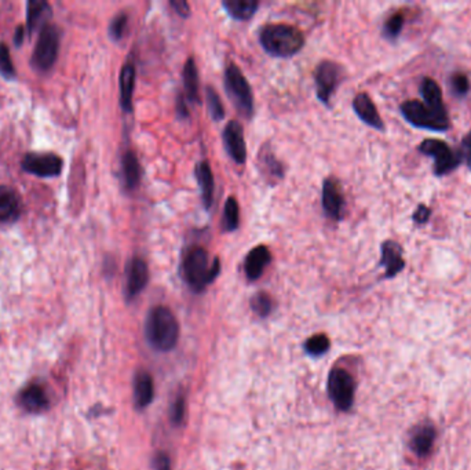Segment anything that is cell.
<instances>
[{"label": "cell", "instance_id": "5bb4252c", "mask_svg": "<svg viewBox=\"0 0 471 470\" xmlns=\"http://www.w3.org/2000/svg\"><path fill=\"white\" fill-rule=\"evenodd\" d=\"M437 439V429L431 422L415 426L411 432L409 448L418 458H426L434 447Z\"/></svg>", "mask_w": 471, "mask_h": 470}, {"label": "cell", "instance_id": "b9f144b4", "mask_svg": "<svg viewBox=\"0 0 471 470\" xmlns=\"http://www.w3.org/2000/svg\"><path fill=\"white\" fill-rule=\"evenodd\" d=\"M177 112H178L180 117H188V116H189V111H188L186 102H185V100H183L182 95L178 97V100H177Z\"/></svg>", "mask_w": 471, "mask_h": 470}, {"label": "cell", "instance_id": "7bdbcfd3", "mask_svg": "<svg viewBox=\"0 0 471 470\" xmlns=\"http://www.w3.org/2000/svg\"><path fill=\"white\" fill-rule=\"evenodd\" d=\"M23 26H18L17 28V31H16V35H14V43H16V46L17 47H20V46L23 45Z\"/></svg>", "mask_w": 471, "mask_h": 470}, {"label": "cell", "instance_id": "83f0119b", "mask_svg": "<svg viewBox=\"0 0 471 470\" xmlns=\"http://www.w3.org/2000/svg\"><path fill=\"white\" fill-rule=\"evenodd\" d=\"M183 86L186 90L188 98L192 102H200L199 94V70L193 57H189L183 67Z\"/></svg>", "mask_w": 471, "mask_h": 470}, {"label": "cell", "instance_id": "7c38bea8", "mask_svg": "<svg viewBox=\"0 0 471 470\" xmlns=\"http://www.w3.org/2000/svg\"><path fill=\"white\" fill-rule=\"evenodd\" d=\"M222 138L227 155L237 164H244L247 160V145L243 126L236 120H230L224 129Z\"/></svg>", "mask_w": 471, "mask_h": 470}, {"label": "cell", "instance_id": "603a6c76", "mask_svg": "<svg viewBox=\"0 0 471 470\" xmlns=\"http://www.w3.org/2000/svg\"><path fill=\"white\" fill-rule=\"evenodd\" d=\"M135 78H136V70H135L133 63L124 64V67L120 72V105L124 112H133V95H134Z\"/></svg>", "mask_w": 471, "mask_h": 470}, {"label": "cell", "instance_id": "4fadbf2b", "mask_svg": "<svg viewBox=\"0 0 471 470\" xmlns=\"http://www.w3.org/2000/svg\"><path fill=\"white\" fill-rule=\"evenodd\" d=\"M126 276H127L126 297L129 301H131L136 295H139L141 292H144V289L148 284L149 270H148L146 262L139 257H134L127 265Z\"/></svg>", "mask_w": 471, "mask_h": 470}, {"label": "cell", "instance_id": "ab89813d", "mask_svg": "<svg viewBox=\"0 0 471 470\" xmlns=\"http://www.w3.org/2000/svg\"><path fill=\"white\" fill-rule=\"evenodd\" d=\"M153 469L171 470V461L166 452H157L153 458Z\"/></svg>", "mask_w": 471, "mask_h": 470}, {"label": "cell", "instance_id": "5b68a950", "mask_svg": "<svg viewBox=\"0 0 471 470\" xmlns=\"http://www.w3.org/2000/svg\"><path fill=\"white\" fill-rule=\"evenodd\" d=\"M61 38V29L57 25L47 23L39 33V39L32 54L31 65L40 72L50 70L57 61Z\"/></svg>", "mask_w": 471, "mask_h": 470}, {"label": "cell", "instance_id": "d6986e66", "mask_svg": "<svg viewBox=\"0 0 471 470\" xmlns=\"http://www.w3.org/2000/svg\"><path fill=\"white\" fill-rule=\"evenodd\" d=\"M21 198L16 189L0 185V223H13L20 217Z\"/></svg>", "mask_w": 471, "mask_h": 470}, {"label": "cell", "instance_id": "3957f363", "mask_svg": "<svg viewBox=\"0 0 471 470\" xmlns=\"http://www.w3.org/2000/svg\"><path fill=\"white\" fill-rule=\"evenodd\" d=\"M148 342L158 352H170L175 348L180 338V324L174 314L166 306L153 308L145 326Z\"/></svg>", "mask_w": 471, "mask_h": 470}, {"label": "cell", "instance_id": "d4e9b609", "mask_svg": "<svg viewBox=\"0 0 471 470\" xmlns=\"http://www.w3.org/2000/svg\"><path fill=\"white\" fill-rule=\"evenodd\" d=\"M155 385L151 374L141 371L135 375L134 380V403L136 408H146L153 400Z\"/></svg>", "mask_w": 471, "mask_h": 470}, {"label": "cell", "instance_id": "484cf974", "mask_svg": "<svg viewBox=\"0 0 471 470\" xmlns=\"http://www.w3.org/2000/svg\"><path fill=\"white\" fill-rule=\"evenodd\" d=\"M121 171H123V179H124V185L129 191H134L139 186L141 182V176H142V170H141V164L139 160L135 155L133 151H127L123 159H121Z\"/></svg>", "mask_w": 471, "mask_h": 470}, {"label": "cell", "instance_id": "277c9868", "mask_svg": "<svg viewBox=\"0 0 471 470\" xmlns=\"http://www.w3.org/2000/svg\"><path fill=\"white\" fill-rule=\"evenodd\" d=\"M224 90L234 108L244 117L254 114V94L242 69L230 64L224 70Z\"/></svg>", "mask_w": 471, "mask_h": 470}, {"label": "cell", "instance_id": "e575fe53", "mask_svg": "<svg viewBox=\"0 0 471 470\" xmlns=\"http://www.w3.org/2000/svg\"><path fill=\"white\" fill-rule=\"evenodd\" d=\"M129 25V16L126 13H119L109 25V36L113 42H119L124 38Z\"/></svg>", "mask_w": 471, "mask_h": 470}, {"label": "cell", "instance_id": "52a82bcc", "mask_svg": "<svg viewBox=\"0 0 471 470\" xmlns=\"http://www.w3.org/2000/svg\"><path fill=\"white\" fill-rule=\"evenodd\" d=\"M419 152L434 160V174L444 177L460 166V159L448 146L447 142L440 139H425L419 145Z\"/></svg>", "mask_w": 471, "mask_h": 470}, {"label": "cell", "instance_id": "ffe728a7", "mask_svg": "<svg viewBox=\"0 0 471 470\" xmlns=\"http://www.w3.org/2000/svg\"><path fill=\"white\" fill-rule=\"evenodd\" d=\"M421 95L423 98V104L431 112L441 116V117H449L447 108L443 101V91L440 89L438 83L431 79V78H425L421 83Z\"/></svg>", "mask_w": 471, "mask_h": 470}, {"label": "cell", "instance_id": "8992f818", "mask_svg": "<svg viewBox=\"0 0 471 470\" xmlns=\"http://www.w3.org/2000/svg\"><path fill=\"white\" fill-rule=\"evenodd\" d=\"M405 120L413 127L430 130L435 133L447 132L450 126L449 117H441L431 112L426 105L419 100H408L400 107Z\"/></svg>", "mask_w": 471, "mask_h": 470}, {"label": "cell", "instance_id": "cb8c5ba5", "mask_svg": "<svg viewBox=\"0 0 471 470\" xmlns=\"http://www.w3.org/2000/svg\"><path fill=\"white\" fill-rule=\"evenodd\" d=\"M195 176L202 192V201L205 210H210L214 202V191H215V181L214 174L210 167V163L202 160L199 161L195 169Z\"/></svg>", "mask_w": 471, "mask_h": 470}, {"label": "cell", "instance_id": "e0dca14e", "mask_svg": "<svg viewBox=\"0 0 471 470\" xmlns=\"http://www.w3.org/2000/svg\"><path fill=\"white\" fill-rule=\"evenodd\" d=\"M353 110L359 116V120L364 122L367 126L383 132L384 123L381 120V114L378 112L374 101L367 92H359L353 100Z\"/></svg>", "mask_w": 471, "mask_h": 470}, {"label": "cell", "instance_id": "1f68e13d", "mask_svg": "<svg viewBox=\"0 0 471 470\" xmlns=\"http://www.w3.org/2000/svg\"><path fill=\"white\" fill-rule=\"evenodd\" d=\"M305 349L310 356H321V355L328 352L330 339L325 334H317V336H310L305 343Z\"/></svg>", "mask_w": 471, "mask_h": 470}, {"label": "cell", "instance_id": "74e56055", "mask_svg": "<svg viewBox=\"0 0 471 470\" xmlns=\"http://www.w3.org/2000/svg\"><path fill=\"white\" fill-rule=\"evenodd\" d=\"M185 417V399L180 396L171 407V421L174 425H180Z\"/></svg>", "mask_w": 471, "mask_h": 470}, {"label": "cell", "instance_id": "30bf717a", "mask_svg": "<svg viewBox=\"0 0 471 470\" xmlns=\"http://www.w3.org/2000/svg\"><path fill=\"white\" fill-rule=\"evenodd\" d=\"M23 171L42 178L58 177L64 167V160L55 154H26L21 161Z\"/></svg>", "mask_w": 471, "mask_h": 470}, {"label": "cell", "instance_id": "836d02e7", "mask_svg": "<svg viewBox=\"0 0 471 470\" xmlns=\"http://www.w3.org/2000/svg\"><path fill=\"white\" fill-rule=\"evenodd\" d=\"M0 75L7 80H13L17 76L16 68L10 57V51L4 43H0Z\"/></svg>", "mask_w": 471, "mask_h": 470}, {"label": "cell", "instance_id": "9c48e42d", "mask_svg": "<svg viewBox=\"0 0 471 470\" xmlns=\"http://www.w3.org/2000/svg\"><path fill=\"white\" fill-rule=\"evenodd\" d=\"M343 78V69L332 61H323L314 70V83L318 100L328 105Z\"/></svg>", "mask_w": 471, "mask_h": 470}, {"label": "cell", "instance_id": "6da1fadb", "mask_svg": "<svg viewBox=\"0 0 471 470\" xmlns=\"http://www.w3.org/2000/svg\"><path fill=\"white\" fill-rule=\"evenodd\" d=\"M221 272L220 258L215 257L210 264L208 252L204 247L193 246L183 255L182 260V277L190 290L202 292L211 284Z\"/></svg>", "mask_w": 471, "mask_h": 470}, {"label": "cell", "instance_id": "f1b7e54d", "mask_svg": "<svg viewBox=\"0 0 471 470\" xmlns=\"http://www.w3.org/2000/svg\"><path fill=\"white\" fill-rule=\"evenodd\" d=\"M240 225V207L234 198H229L224 207L222 215V228L224 232H234Z\"/></svg>", "mask_w": 471, "mask_h": 470}, {"label": "cell", "instance_id": "8fae6325", "mask_svg": "<svg viewBox=\"0 0 471 470\" xmlns=\"http://www.w3.org/2000/svg\"><path fill=\"white\" fill-rule=\"evenodd\" d=\"M321 204L325 215L332 221H340L345 213V196L340 183L335 178H327L323 182Z\"/></svg>", "mask_w": 471, "mask_h": 470}, {"label": "cell", "instance_id": "8d00e7d4", "mask_svg": "<svg viewBox=\"0 0 471 470\" xmlns=\"http://www.w3.org/2000/svg\"><path fill=\"white\" fill-rule=\"evenodd\" d=\"M458 156L460 159V161L466 163L471 170V132L462 139Z\"/></svg>", "mask_w": 471, "mask_h": 470}, {"label": "cell", "instance_id": "ba28073f", "mask_svg": "<svg viewBox=\"0 0 471 470\" xmlns=\"http://www.w3.org/2000/svg\"><path fill=\"white\" fill-rule=\"evenodd\" d=\"M356 383L343 368H335L328 378V393L339 411H349L354 403Z\"/></svg>", "mask_w": 471, "mask_h": 470}, {"label": "cell", "instance_id": "7402d4cb", "mask_svg": "<svg viewBox=\"0 0 471 470\" xmlns=\"http://www.w3.org/2000/svg\"><path fill=\"white\" fill-rule=\"evenodd\" d=\"M53 11L51 7L47 1L42 0H31L28 1L26 6V23H28V31L32 35L38 29H43L47 21L51 18Z\"/></svg>", "mask_w": 471, "mask_h": 470}, {"label": "cell", "instance_id": "9a60e30c", "mask_svg": "<svg viewBox=\"0 0 471 470\" xmlns=\"http://www.w3.org/2000/svg\"><path fill=\"white\" fill-rule=\"evenodd\" d=\"M258 169L261 176L270 185H277L284 178V167L271 151L269 144L264 145L258 154Z\"/></svg>", "mask_w": 471, "mask_h": 470}, {"label": "cell", "instance_id": "7a4b0ae2", "mask_svg": "<svg viewBox=\"0 0 471 470\" xmlns=\"http://www.w3.org/2000/svg\"><path fill=\"white\" fill-rule=\"evenodd\" d=\"M259 42L270 55L288 58L303 48L305 36L288 23H268L259 32Z\"/></svg>", "mask_w": 471, "mask_h": 470}, {"label": "cell", "instance_id": "ac0fdd59", "mask_svg": "<svg viewBox=\"0 0 471 470\" xmlns=\"http://www.w3.org/2000/svg\"><path fill=\"white\" fill-rule=\"evenodd\" d=\"M17 402L23 410L32 412V414L45 411L50 405V400H48V396H47L45 389L36 383L29 385L23 389L18 395Z\"/></svg>", "mask_w": 471, "mask_h": 470}, {"label": "cell", "instance_id": "f546056e", "mask_svg": "<svg viewBox=\"0 0 471 470\" xmlns=\"http://www.w3.org/2000/svg\"><path fill=\"white\" fill-rule=\"evenodd\" d=\"M205 100H207V107H208V112H210L211 119L214 122L224 120V104H222V100L218 95V92L212 87H207V90H205Z\"/></svg>", "mask_w": 471, "mask_h": 470}, {"label": "cell", "instance_id": "4316f807", "mask_svg": "<svg viewBox=\"0 0 471 470\" xmlns=\"http://www.w3.org/2000/svg\"><path fill=\"white\" fill-rule=\"evenodd\" d=\"M222 6L232 18L247 21L256 13L259 3L256 0H224Z\"/></svg>", "mask_w": 471, "mask_h": 470}, {"label": "cell", "instance_id": "d590c367", "mask_svg": "<svg viewBox=\"0 0 471 470\" xmlns=\"http://www.w3.org/2000/svg\"><path fill=\"white\" fill-rule=\"evenodd\" d=\"M450 87H452V91L456 97L462 98V97H466L470 91V80L469 78L462 73V72H456L450 76Z\"/></svg>", "mask_w": 471, "mask_h": 470}, {"label": "cell", "instance_id": "44dd1931", "mask_svg": "<svg viewBox=\"0 0 471 470\" xmlns=\"http://www.w3.org/2000/svg\"><path fill=\"white\" fill-rule=\"evenodd\" d=\"M270 261H271V255H270L268 247L258 246L252 248L248 252L246 261H244V272H246L248 280H251V282L258 280L264 274Z\"/></svg>", "mask_w": 471, "mask_h": 470}, {"label": "cell", "instance_id": "d6a6232c", "mask_svg": "<svg viewBox=\"0 0 471 470\" xmlns=\"http://www.w3.org/2000/svg\"><path fill=\"white\" fill-rule=\"evenodd\" d=\"M251 308L259 317L269 316L273 309V301H271L269 294H266V292L255 294L251 299Z\"/></svg>", "mask_w": 471, "mask_h": 470}, {"label": "cell", "instance_id": "f35d334b", "mask_svg": "<svg viewBox=\"0 0 471 470\" xmlns=\"http://www.w3.org/2000/svg\"><path fill=\"white\" fill-rule=\"evenodd\" d=\"M430 215H431V210L425 205V204H419L412 215V220L413 223L418 225H425L426 223H428L430 220Z\"/></svg>", "mask_w": 471, "mask_h": 470}, {"label": "cell", "instance_id": "2e32d148", "mask_svg": "<svg viewBox=\"0 0 471 470\" xmlns=\"http://www.w3.org/2000/svg\"><path fill=\"white\" fill-rule=\"evenodd\" d=\"M381 265L384 268V276L391 279L397 276L405 268V260L403 257V248L393 240H386L381 247Z\"/></svg>", "mask_w": 471, "mask_h": 470}, {"label": "cell", "instance_id": "60d3db41", "mask_svg": "<svg viewBox=\"0 0 471 470\" xmlns=\"http://www.w3.org/2000/svg\"><path fill=\"white\" fill-rule=\"evenodd\" d=\"M170 6L174 9V11H175L178 16L183 17V18H186V17L190 16V6H189V3L185 1V0H171V1H170Z\"/></svg>", "mask_w": 471, "mask_h": 470}, {"label": "cell", "instance_id": "4dcf8cb0", "mask_svg": "<svg viewBox=\"0 0 471 470\" xmlns=\"http://www.w3.org/2000/svg\"><path fill=\"white\" fill-rule=\"evenodd\" d=\"M405 25V16L403 13H394L383 25V36L389 41H394L400 36Z\"/></svg>", "mask_w": 471, "mask_h": 470}]
</instances>
